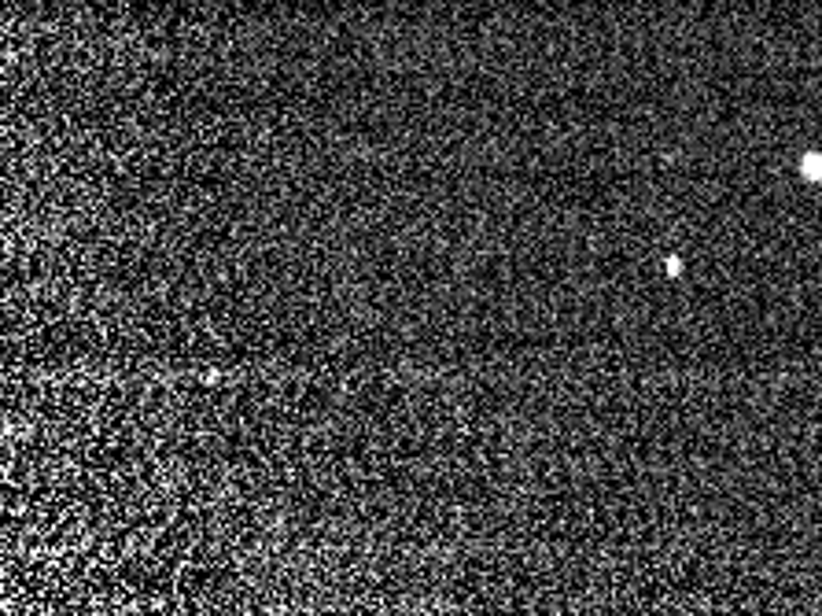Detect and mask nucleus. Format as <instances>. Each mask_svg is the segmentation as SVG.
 I'll return each mask as SVG.
<instances>
[{
	"label": "nucleus",
	"mask_w": 822,
	"mask_h": 616,
	"mask_svg": "<svg viewBox=\"0 0 822 616\" xmlns=\"http://www.w3.org/2000/svg\"><path fill=\"white\" fill-rule=\"evenodd\" d=\"M804 177H822V159L818 155H807L804 159Z\"/></svg>",
	"instance_id": "f257e3e1"
}]
</instances>
